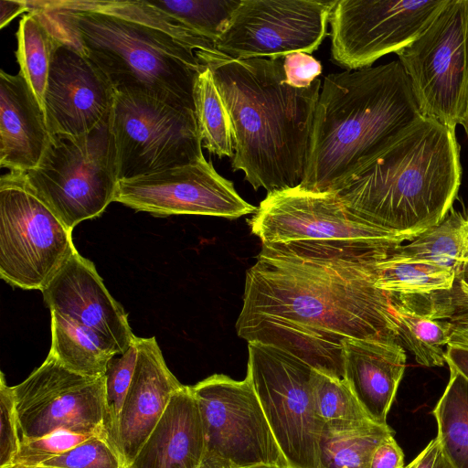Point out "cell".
<instances>
[{"label":"cell","mask_w":468,"mask_h":468,"mask_svg":"<svg viewBox=\"0 0 468 468\" xmlns=\"http://www.w3.org/2000/svg\"><path fill=\"white\" fill-rule=\"evenodd\" d=\"M394 247L293 241L261 244L246 272L237 334L344 378L346 339L398 342L393 295L375 266Z\"/></svg>","instance_id":"6da1fadb"},{"label":"cell","mask_w":468,"mask_h":468,"mask_svg":"<svg viewBox=\"0 0 468 468\" xmlns=\"http://www.w3.org/2000/svg\"><path fill=\"white\" fill-rule=\"evenodd\" d=\"M103 73L115 92L143 95L193 110L203 69L197 50L215 44L148 1H28Z\"/></svg>","instance_id":"7a4b0ae2"},{"label":"cell","mask_w":468,"mask_h":468,"mask_svg":"<svg viewBox=\"0 0 468 468\" xmlns=\"http://www.w3.org/2000/svg\"><path fill=\"white\" fill-rule=\"evenodd\" d=\"M196 54L212 71L230 118L232 170L242 171L255 190L300 186L320 79L307 88L287 84L283 56L234 59L216 48Z\"/></svg>","instance_id":"3957f363"},{"label":"cell","mask_w":468,"mask_h":468,"mask_svg":"<svg viewBox=\"0 0 468 468\" xmlns=\"http://www.w3.org/2000/svg\"><path fill=\"white\" fill-rule=\"evenodd\" d=\"M422 115L399 59L324 78L301 189L335 193Z\"/></svg>","instance_id":"277c9868"},{"label":"cell","mask_w":468,"mask_h":468,"mask_svg":"<svg viewBox=\"0 0 468 468\" xmlns=\"http://www.w3.org/2000/svg\"><path fill=\"white\" fill-rule=\"evenodd\" d=\"M461 180L455 129L420 115L335 194L366 221L419 236L445 218Z\"/></svg>","instance_id":"5b68a950"},{"label":"cell","mask_w":468,"mask_h":468,"mask_svg":"<svg viewBox=\"0 0 468 468\" xmlns=\"http://www.w3.org/2000/svg\"><path fill=\"white\" fill-rule=\"evenodd\" d=\"M24 173L70 231L100 217L115 200L120 181L110 118L85 134L52 135L38 165Z\"/></svg>","instance_id":"8992f818"},{"label":"cell","mask_w":468,"mask_h":468,"mask_svg":"<svg viewBox=\"0 0 468 468\" xmlns=\"http://www.w3.org/2000/svg\"><path fill=\"white\" fill-rule=\"evenodd\" d=\"M70 231L37 196L24 172L0 179V276L42 291L77 250Z\"/></svg>","instance_id":"52a82bcc"},{"label":"cell","mask_w":468,"mask_h":468,"mask_svg":"<svg viewBox=\"0 0 468 468\" xmlns=\"http://www.w3.org/2000/svg\"><path fill=\"white\" fill-rule=\"evenodd\" d=\"M248 351L247 374L288 468H320L324 422L315 405L314 368L260 342H248Z\"/></svg>","instance_id":"ba28073f"},{"label":"cell","mask_w":468,"mask_h":468,"mask_svg":"<svg viewBox=\"0 0 468 468\" xmlns=\"http://www.w3.org/2000/svg\"><path fill=\"white\" fill-rule=\"evenodd\" d=\"M397 55L420 113L455 129L468 107V0H447Z\"/></svg>","instance_id":"9c48e42d"},{"label":"cell","mask_w":468,"mask_h":468,"mask_svg":"<svg viewBox=\"0 0 468 468\" xmlns=\"http://www.w3.org/2000/svg\"><path fill=\"white\" fill-rule=\"evenodd\" d=\"M110 128L119 180L205 157L193 110L147 96L115 92Z\"/></svg>","instance_id":"30bf717a"},{"label":"cell","mask_w":468,"mask_h":468,"mask_svg":"<svg viewBox=\"0 0 468 468\" xmlns=\"http://www.w3.org/2000/svg\"><path fill=\"white\" fill-rule=\"evenodd\" d=\"M205 438L204 459L225 468H288L250 376L214 374L191 386Z\"/></svg>","instance_id":"8fae6325"},{"label":"cell","mask_w":468,"mask_h":468,"mask_svg":"<svg viewBox=\"0 0 468 468\" xmlns=\"http://www.w3.org/2000/svg\"><path fill=\"white\" fill-rule=\"evenodd\" d=\"M248 223L261 244L310 241L398 247L417 237L366 221L335 193L308 192L299 186L268 193Z\"/></svg>","instance_id":"7c38bea8"},{"label":"cell","mask_w":468,"mask_h":468,"mask_svg":"<svg viewBox=\"0 0 468 468\" xmlns=\"http://www.w3.org/2000/svg\"><path fill=\"white\" fill-rule=\"evenodd\" d=\"M13 389L20 438L60 431L107 434L104 376L78 374L48 353L41 366Z\"/></svg>","instance_id":"4fadbf2b"},{"label":"cell","mask_w":468,"mask_h":468,"mask_svg":"<svg viewBox=\"0 0 468 468\" xmlns=\"http://www.w3.org/2000/svg\"><path fill=\"white\" fill-rule=\"evenodd\" d=\"M337 0H240L215 48L234 59L311 54L327 33Z\"/></svg>","instance_id":"5bb4252c"},{"label":"cell","mask_w":468,"mask_h":468,"mask_svg":"<svg viewBox=\"0 0 468 468\" xmlns=\"http://www.w3.org/2000/svg\"><path fill=\"white\" fill-rule=\"evenodd\" d=\"M447 0H337L330 16L333 60L349 70L398 53Z\"/></svg>","instance_id":"9a60e30c"},{"label":"cell","mask_w":468,"mask_h":468,"mask_svg":"<svg viewBox=\"0 0 468 468\" xmlns=\"http://www.w3.org/2000/svg\"><path fill=\"white\" fill-rule=\"evenodd\" d=\"M114 201L156 217L202 215L238 218L257 210L205 157L186 165L122 179Z\"/></svg>","instance_id":"2e32d148"},{"label":"cell","mask_w":468,"mask_h":468,"mask_svg":"<svg viewBox=\"0 0 468 468\" xmlns=\"http://www.w3.org/2000/svg\"><path fill=\"white\" fill-rule=\"evenodd\" d=\"M62 36L50 63L43 110L51 135H81L110 118L115 90L99 68Z\"/></svg>","instance_id":"e0dca14e"},{"label":"cell","mask_w":468,"mask_h":468,"mask_svg":"<svg viewBox=\"0 0 468 468\" xmlns=\"http://www.w3.org/2000/svg\"><path fill=\"white\" fill-rule=\"evenodd\" d=\"M50 312L85 331L114 355L134 335L123 307L108 292L94 264L76 250L41 291Z\"/></svg>","instance_id":"ac0fdd59"},{"label":"cell","mask_w":468,"mask_h":468,"mask_svg":"<svg viewBox=\"0 0 468 468\" xmlns=\"http://www.w3.org/2000/svg\"><path fill=\"white\" fill-rule=\"evenodd\" d=\"M137 361L122 409L118 449L127 468L183 386L170 371L154 336L134 337Z\"/></svg>","instance_id":"d6986e66"},{"label":"cell","mask_w":468,"mask_h":468,"mask_svg":"<svg viewBox=\"0 0 468 468\" xmlns=\"http://www.w3.org/2000/svg\"><path fill=\"white\" fill-rule=\"evenodd\" d=\"M44 110L21 72L0 71V166L27 172L50 142Z\"/></svg>","instance_id":"ffe728a7"},{"label":"cell","mask_w":468,"mask_h":468,"mask_svg":"<svg viewBox=\"0 0 468 468\" xmlns=\"http://www.w3.org/2000/svg\"><path fill=\"white\" fill-rule=\"evenodd\" d=\"M344 379L368 418L386 425L406 367L398 342L346 339L342 343Z\"/></svg>","instance_id":"44dd1931"},{"label":"cell","mask_w":468,"mask_h":468,"mask_svg":"<svg viewBox=\"0 0 468 468\" xmlns=\"http://www.w3.org/2000/svg\"><path fill=\"white\" fill-rule=\"evenodd\" d=\"M205 438L192 388L183 385L128 468H199Z\"/></svg>","instance_id":"7402d4cb"},{"label":"cell","mask_w":468,"mask_h":468,"mask_svg":"<svg viewBox=\"0 0 468 468\" xmlns=\"http://www.w3.org/2000/svg\"><path fill=\"white\" fill-rule=\"evenodd\" d=\"M28 6L29 11L19 21L16 56L19 72L25 77L43 109L50 63L64 38L43 10Z\"/></svg>","instance_id":"603a6c76"},{"label":"cell","mask_w":468,"mask_h":468,"mask_svg":"<svg viewBox=\"0 0 468 468\" xmlns=\"http://www.w3.org/2000/svg\"><path fill=\"white\" fill-rule=\"evenodd\" d=\"M394 430L372 420L324 423L320 441V468H369L376 448Z\"/></svg>","instance_id":"cb8c5ba5"},{"label":"cell","mask_w":468,"mask_h":468,"mask_svg":"<svg viewBox=\"0 0 468 468\" xmlns=\"http://www.w3.org/2000/svg\"><path fill=\"white\" fill-rule=\"evenodd\" d=\"M393 250L376 263L375 285L378 289L397 295H416L450 290L453 286L456 279L453 269L402 256Z\"/></svg>","instance_id":"d4e9b609"},{"label":"cell","mask_w":468,"mask_h":468,"mask_svg":"<svg viewBox=\"0 0 468 468\" xmlns=\"http://www.w3.org/2000/svg\"><path fill=\"white\" fill-rule=\"evenodd\" d=\"M432 414L443 457L451 468H468V378L452 367Z\"/></svg>","instance_id":"484cf974"},{"label":"cell","mask_w":468,"mask_h":468,"mask_svg":"<svg viewBox=\"0 0 468 468\" xmlns=\"http://www.w3.org/2000/svg\"><path fill=\"white\" fill-rule=\"evenodd\" d=\"M393 251L437 262L459 274L468 267V208H452L440 224L409 243L396 247Z\"/></svg>","instance_id":"4316f807"},{"label":"cell","mask_w":468,"mask_h":468,"mask_svg":"<svg viewBox=\"0 0 468 468\" xmlns=\"http://www.w3.org/2000/svg\"><path fill=\"white\" fill-rule=\"evenodd\" d=\"M50 316L49 354L64 367L78 374L93 378L103 377L110 360L115 355L57 313L50 312Z\"/></svg>","instance_id":"83f0119b"},{"label":"cell","mask_w":468,"mask_h":468,"mask_svg":"<svg viewBox=\"0 0 468 468\" xmlns=\"http://www.w3.org/2000/svg\"><path fill=\"white\" fill-rule=\"evenodd\" d=\"M393 303L399 344L413 355L418 364L428 367L443 366L446 363L444 347L449 343L450 323L411 310L394 296Z\"/></svg>","instance_id":"f1b7e54d"},{"label":"cell","mask_w":468,"mask_h":468,"mask_svg":"<svg viewBox=\"0 0 468 468\" xmlns=\"http://www.w3.org/2000/svg\"><path fill=\"white\" fill-rule=\"evenodd\" d=\"M195 114L202 145L219 158L234 155L231 122L212 71L203 65L194 89Z\"/></svg>","instance_id":"f546056e"},{"label":"cell","mask_w":468,"mask_h":468,"mask_svg":"<svg viewBox=\"0 0 468 468\" xmlns=\"http://www.w3.org/2000/svg\"><path fill=\"white\" fill-rule=\"evenodd\" d=\"M240 0L148 1L191 32L214 44Z\"/></svg>","instance_id":"4dcf8cb0"},{"label":"cell","mask_w":468,"mask_h":468,"mask_svg":"<svg viewBox=\"0 0 468 468\" xmlns=\"http://www.w3.org/2000/svg\"><path fill=\"white\" fill-rule=\"evenodd\" d=\"M417 306L421 314L450 323L447 346L468 348V287L464 283L455 279L450 290L422 294Z\"/></svg>","instance_id":"1f68e13d"},{"label":"cell","mask_w":468,"mask_h":468,"mask_svg":"<svg viewBox=\"0 0 468 468\" xmlns=\"http://www.w3.org/2000/svg\"><path fill=\"white\" fill-rule=\"evenodd\" d=\"M312 382L316 409L324 423L371 420L344 378L314 369Z\"/></svg>","instance_id":"d6a6232c"},{"label":"cell","mask_w":468,"mask_h":468,"mask_svg":"<svg viewBox=\"0 0 468 468\" xmlns=\"http://www.w3.org/2000/svg\"><path fill=\"white\" fill-rule=\"evenodd\" d=\"M136 361L137 346L133 338L131 346L120 357L114 358L113 356L110 360L104 375V428L110 441L118 451L122 409L133 376Z\"/></svg>","instance_id":"836d02e7"},{"label":"cell","mask_w":468,"mask_h":468,"mask_svg":"<svg viewBox=\"0 0 468 468\" xmlns=\"http://www.w3.org/2000/svg\"><path fill=\"white\" fill-rule=\"evenodd\" d=\"M37 467L127 468V465L107 434L101 433L45 461Z\"/></svg>","instance_id":"e575fe53"},{"label":"cell","mask_w":468,"mask_h":468,"mask_svg":"<svg viewBox=\"0 0 468 468\" xmlns=\"http://www.w3.org/2000/svg\"><path fill=\"white\" fill-rule=\"evenodd\" d=\"M94 435L97 434L60 431L40 438H20L18 452L9 468L37 467L45 461L75 447Z\"/></svg>","instance_id":"d590c367"},{"label":"cell","mask_w":468,"mask_h":468,"mask_svg":"<svg viewBox=\"0 0 468 468\" xmlns=\"http://www.w3.org/2000/svg\"><path fill=\"white\" fill-rule=\"evenodd\" d=\"M13 387L1 372L0 378V468H9L18 452L20 437Z\"/></svg>","instance_id":"8d00e7d4"},{"label":"cell","mask_w":468,"mask_h":468,"mask_svg":"<svg viewBox=\"0 0 468 468\" xmlns=\"http://www.w3.org/2000/svg\"><path fill=\"white\" fill-rule=\"evenodd\" d=\"M285 82L295 88H307L322 72L320 61L310 54L294 52L283 56Z\"/></svg>","instance_id":"74e56055"},{"label":"cell","mask_w":468,"mask_h":468,"mask_svg":"<svg viewBox=\"0 0 468 468\" xmlns=\"http://www.w3.org/2000/svg\"><path fill=\"white\" fill-rule=\"evenodd\" d=\"M369 468H405L404 454L394 435L386 438L376 448Z\"/></svg>","instance_id":"f35d334b"},{"label":"cell","mask_w":468,"mask_h":468,"mask_svg":"<svg viewBox=\"0 0 468 468\" xmlns=\"http://www.w3.org/2000/svg\"><path fill=\"white\" fill-rule=\"evenodd\" d=\"M405 468H451L442 455L437 439L431 440Z\"/></svg>","instance_id":"ab89813d"},{"label":"cell","mask_w":468,"mask_h":468,"mask_svg":"<svg viewBox=\"0 0 468 468\" xmlns=\"http://www.w3.org/2000/svg\"><path fill=\"white\" fill-rule=\"evenodd\" d=\"M0 28L3 29L16 16L29 11L27 1L1 0L0 1Z\"/></svg>","instance_id":"60d3db41"},{"label":"cell","mask_w":468,"mask_h":468,"mask_svg":"<svg viewBox=\"0 0 468 468\" xmlns=\"http://www.w3.org/2000/svg\"><path fill=\"white\" fill-rule=\"evenodd\" d=\"M446 363L468 378V348L449 346L446 348Z\"/></svg>","instance_id":"b9f144b4"},{"label":"cell","mask_w":468,"mask_h":468,"mask_svg":"<svg viewBox=\"0 0 468 468\" xmlns=\"http://www.w3.org/2000/svg\"><path fill=\"white\" fill-rule=\"evenodd\" d=\"M199 468H225L220 463L210 460V459H204Z\"/></svg>","instance_id":"7bdbcfd3"},{"label":"cell","mask_w":468,"mask_h":468,"mask_svg":"<svg viewBox=\"0 0 468 468\" xmlns=\"http://www.w3.org/2000/svg\"><path fill=\"white\" fill-rule=\"evenodd\" d=\"M456 279L461 281L468 287V267H466L459 274H457Z\"/></svg>","instance_id":"ee69618b"},{"label":"cell","mask_w":468,"mask_h":468,"mask_svg":"<svg viewBox=\"0 0 468 468\" xmlns=\"http://www.w3.org/2000/svg\"><path fill=\"white\" fill-rule=\"evenodd\" d=\"M460 124L463 127L466 136L468 138V107L465 114L463 115Z\"/></svg>","instance_id":"f6af8a7d"},{"label":"cell","mask_w":468,"mask_h":468,"mask_svg":"<svg viewBox=\"0 0 468 468\" xmlns=\"http://www.w3.org/2000/svg\"><path fill=\"white\" fill-rule=\"evenodd\" d=\"M33 468H44V467H33Z\"/></svg>","instance_id":"bcb514c9"}]
</instances>
